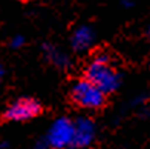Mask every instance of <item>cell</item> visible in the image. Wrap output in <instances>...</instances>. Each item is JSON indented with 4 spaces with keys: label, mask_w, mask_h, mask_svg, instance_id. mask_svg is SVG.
<instances>
[{
    "label": "cell",
    "mask_w": 150,
    "mask_h": 149,
    "mask_svg": "<svg viewBox=\"0 0 150 149\" xmlns=\"http://www.w3.org/2000/svg\"><path fill=\"white\" fill-rule=\"evenodd\" d=\"M69 101L83 111H101L107 106V94L92 80L81 77L71 86Z\"/></svg>",
    "instance_id": "1"
},
{
    "label": "cell",
    "mask_w": 150,
    "mask_h": 149,
    "mask_svg": "<svg viewBox=\"0 0 150 149\" xmlns=\"http://www.w3.org/2000/svg\"><path fill=\"white\" fill-rule=\"evenodd\" d=\"M84 77L98 85L106 94L115 91L120 83L118 74L106 54H98L91 60L89 65L86 66Z\"/></svg>",
    "instance_id": "2"
},
{
    "label": "cell",
    "mask_w": 150,
    "mask_h": 149,
    "mask_svg": "<svg viewBox=\"0 0 150 149\" xmlns=\"http://www.w3.org/2000/svg\"><path fill=\"white\" fill-rule=\"evenodd\" d=\"M18 2H28V0H18Z\"/></svg>",
    "instance_id": "4"
},
{
    "label": "cell",
    "mask_w": 150,
    "mask_h": 149,
    "mask_svg": "<svg viewBox=\"0 0 150 149\" xmlns=\"http://www.w3.org/2000/svg\"><path fill=\"white\" fill-rule=\"evenodd\" d=\"M45 108L37 98L34 97H20L16 101L9 103L2 112L3 123L11 121H29L32 118H37L43 114Z\"/></svg>",
    "instance_id": "3"
}]
</instances>
